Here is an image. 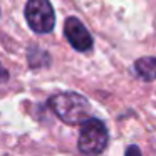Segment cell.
<instances>
[{
    "label": "cell",
    "instance_id": "obj_1",
    "mask_svg": "<svg viewBox=\"0 0 156 156\" xmlns=\"http://www.w3.org/2000/svg\"><path fill=\"white\" fill-rule=\"evenodd\" d=\"M49 108L66 124H81L92 116V108L84 96L77 92H59L49 99Z\"/></svg>",
    "mask_w": 156,
    "mask_h": 156
},
{
    "label": "cell",
    "instance_id": "obj_2",
    "mask_svg": "<svg viewBox=\"0 0 156 156\" xmlns=\"http://www.w3.org/2000/svg\"><path fill=\"white\" fill-rule=\"evenodd\" d=\"M108 129L104 122L96 118H87L81 122V133L77 139V148L82 154H99L108 146Z\"/></svg>",
    "mask_w": 156,
    "mask_h": 156
},
{
    "label": "cell",
    "instance_id": "obj_3",
    "mask_svg": "<svg viewBox=\"0 0 156 156\" xmlns=\"http://www.w3.org/2000/svg\"><path fill=\"white\" fill-rule=\"evenodd\" d=\"M25 19L37 34H49L55 25V14L49 0H27Z\"/></svg>",
    "mask_w": 156,
    "mask_h": 156
},
{
    "label": "cell",
    "instance_id": "obj_4",
    "mask_svg": "<svg viewBox=\"0 0 156 156\" xmlns=\"http://www.w3.org/2000/svg\"><path fill=\"white\" fill-rule=\"evenodd\" d=\"M64 34H66V39L69 41V44L79 52L89 51V49L92 47V44H94V41H92L91 34L87 32L86 25L82 24L77 17L66 19Z\"/></svg>",
    "mask_w": 156,
    "mask_h": 156
},
{
    "label": "cell",
    "instance_id": "obj_5",
    "mask_svg": "<svg viewBox=\"0 0 156 156\" xmlns=\"http://www.w3.org/2000/svg\"><path fill=\"white\" fill-rule=\"evenodd\" d=\"M134 69L144 81H156V57H141L134 62Z\"/></svg>",
    "mask_w": 156,
    "mask_h": 156
},
{
    "label": "cell",
    "instance_id": "obj_6",
    "mask_svg": "<svg viewBox=\"0 0 156 156\" xmlns=\"http://www.w3.org/2000/svg\"><path fill=\"white\" fill-rule=\"evenodd\" d=\"M7 79H9V72H7V69L2 67V64H0V82L7 81Z\"/></svg>",
    "mask_w": 156,
    "mask_h": 156
},
{
    "label": "cell",
    "instance_id": "obj_7",
    "mask_svg": "<svg viewBox=\"0 0 156 156\" xmlns=\"http://www.w3.org/2000/svg\"><path fill=\"white\" fill-rule=\"evenodd\" d=\"M131 153H134V154H139L141 151H139V149L136 148V146H131V148H128V149H126V154H131Z\"/></svg>",
    "mask_w": 156,
    "mask_h": 156
}]
</instances>
